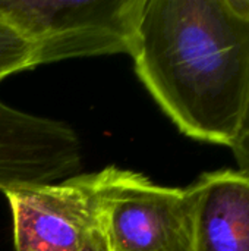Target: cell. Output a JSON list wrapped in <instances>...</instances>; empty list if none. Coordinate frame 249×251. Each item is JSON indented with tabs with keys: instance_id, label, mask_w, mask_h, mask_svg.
<instances>
[{
	"instance_id": "1",
	"label": "cell",
	"mask_w": 249,
	"mask_h": 251,
	"mask_svg": "<svg viewBox=\"0 0 249 251\" xmlns=\"http://www.w3.org/2000/svg\"><path fill=\"white\" fill-rule=\"evenodd\" d=\"M131 56L182 134L232 147L249 100V0H144Z\"/></svg>"
},
{
	"instance_id": "2",
	"label": "cell",
	"mask_w": 249,
	"mask_h": 251,
	"mask_svg": "<svg viewBox=\"0 0 249 251\" xmlns=\"http://www.w3.org/2000/svg\"><path fill=\"white\" fill-rule=\"evenodd\" d=\"M98 222L109 251H197L195 191L145 175L104 168L91 174Z\"/></svg>"
},
{
	"instance_id": "3",
	"label": "cell",
	"mask_w": 249,
	"mask_h": 251,
	"mask_svg": "<svg viewBox=\"0 0 249 251\" xmlns=\"http://www.w3.org/2000/svg\"><path fill=\"white\" fill-rule=\"evenodd\" d=\"M144 0H0V19L31 47L35 66L131 54Z\"/></svg>"
},
{
	"instance_id": "4",
	"label": "cell",
	"mask_w": 249,
	"mask_h": 251,
	"mask_svg": "<svg viewBox=\"0 0 249 251\" xmlns=\"http://www.w3.org/2000/svg\"><path fill=\"white\" fill-rule=\"evenodd\" d=\"M15 251H109L98 222L91 174L3 191Z\"/></svg>"
},
{
	"instance_id": "5",
	"label": "cell",
	"mask_w": 249,
	"mask_h": 251,
	"mask_svg": "<svg viewBox=\"0 0 249 251\" xmlns=\"http://www.w3.org/2000/svg\"><path fill=\"white\" fill-rule=\"evenodd\" d=\"M82 144L68 124L22 112L0 100V191L53 184L78 175Z\"/></svg>"
},
{
	"instance_id": "6",
	"label": "cell",
	"mask_w": 249,
	"mask_h": 251,
	"mask_svg": "<svg viewBox=\"0 0 249 251\" xmlns=\"http://www.w3.org/2000/svg\"><path fill=\"white\" fill-rule=\"evenodd\" d=\"M192 187L197 251H249V174L205 172Z\"/></svg>"
},
{
	"instance_id": "7",
	"label": "cell",
	"mask_w": 249,
	"mask_h": 251,
	"mask_svg": "<svg viewBox=\"0 0 249 251\" xmlns=\"http://www.w3.org/2000/svg\"><path fill=\"white\" fill-rule=\"evenodd\" d=\"M35 68L29 44L0 19V82L9 75Z\"/></svg>"
},
{
	"instance_id": "8",
	"label": "cell",
	"mask_w": 249,
	"mask_h": 251,
	"mask_svg": "<svg viewBox=\"0 0 249 251\" xmlns=\"http://www.w3.org/2000/svg\"><path fill=\"white\" fill-rule=\"evenodd\" d=\"M233 151L235 160L239 165V171L249 174V100L247 104L245 115L242 118L238 135L230 147Z\"/></svg>"
}]
</instances>
